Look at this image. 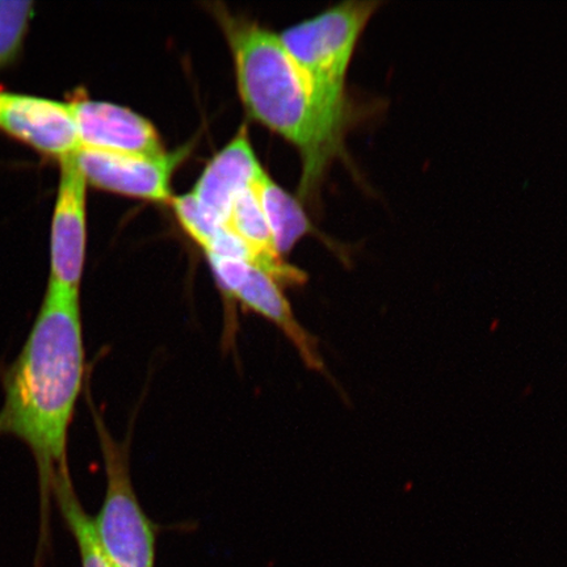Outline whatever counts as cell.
Segmentation results:
<instances>
[{
  "label": "cell",
  "instance_id": "1",
  "mask_svg": "<svg viewBox=\"0 0 567 567\" xmlns=\"http://www.w3.org/2000/svg\"><path fill=\"white\" fill-rule=\"evenodd\" d=\"M86 373L80 293L48 282L44 300L18 358L0 374V436L30 449L42 505L68 465V437Z\"/></svg>",
  "mask_w": 567,
  "mask_h": 567
},
{
  "label": "cell",
  "instance_id": "2",
  "mask_svg": "<svg viewBox=\"0 0 567 567\" xmlns=\"http://www.w3.org/2000/svg\"><path fill=\"white\" fill-rule=\"evenodd\" d=\"M229 42L240 99L250 116L300 152L302 196L313 194L329 163L343 151L350 123L329 111L279 34L228 10H215Z\"/></svg>",
  "mask_w": 567,
  "mask_h": 567
},
{
  "label": "cell",
  "instance_id": "3",
  "mask_svg": "<svg viewBox=\"0 0 567 567\" xmlns=\"http://www.w3.org/2000/svg\"><path fill=\"white\" fill-rule=\"evenodd\" d=\"M382 4L378 0L343 2L279 34L323 104L346 123L351 120L347 73L361 34Z\"/></svg>",
  "mask_w": 567,
  "mask_h": 567
},
{
  "label": "cell",
  "instance_id": "4",
  "mask_svg": "<svg viewBox=\"0 0 567 567\" xmlns=\"http://www.w3.org/2000/svg\"><path fill=\"white\" fill-rule=\"evenodd\" d=\"M105 470V496L94 524L112 567H155L157 527L134 491L130 443L113 437L103 416L92 406Z\"/></svg>",
  "mask_w": 567,
  "mask_h": 567
},
{
  "label": "cell",
  "instance_id": "5",
  "mask_svg": "<svg viewBox=\"0 0 567 567\" xmlns=\"http://www.w3.org/2000/svg\"><path fill=\"white\" fill-rule=\"evenodd\" d=\"M190 146L159 155H124L81 148L74 155L87 186L140 200L172 203V179Z\"/></svg>",
  "mask_w": 567,
  "mask_h": 567
},
{
  "label": "cell",
  "instance_id": "6",
  "mask_svg": "<svg viewBox=\"0 0 567 567\" xmlns=\"http://www.w3.org/2000/svg\"><path fill=\"white\" fill-rule=\"evenodd\" d=\"M208 261L219 286L247 309L275 323L311 370L323 371L317 340L297 321L281 286L271 275L245 260L212 257Z\"/></svg>",
  "mask_w": 567,
  "mask_h": 567
},
{
  "label": "cell",
  "instance_id": "7",
  "mask_svg": "<svg viewBox=\"0 0 567 567\" xmlns=\"http://www.w3.org/2000/svg\"><path fill=\"white\" fill-rule=\"evenodd\" d=\"M87 182L74 157L60 162L49 284L80 293L87 250Z\"/></svg>",
  "mask_w": 567,
  "mask_h": 567
},
{
  "label": "cell",
  "instance_id": "8",
  "mask_svg": "<svg viewBox=\"0 0 567 567\" xmlns=\"http://www.w3.org/2000/svg\"><path fill=\"white\" fill-rule=\"evenodd\" d=\"M0 132L59 162L81 151L68 103L0 90Z\"/></svg>",
  "mask_w": 567,
  "mask_h": 567
},
{
  "label": "cell",
  "instance_id": "9",
  "mask_svg": "<svg viewBox=\"0 0 567 567\" xmlns=\"http://www.w3.org/2000/svg\"><path fill=\"white\" fill-rule=\"evenodd\" d=\"M68 104L81 148L148 157L166 152L155 126L126 106L84 96Z\"/></svg>",
  "mask_w": 567,
  "mask_h": 567
},
{
  "label": "cell",
  "instance_id": "10",
  "mask_svg": "<svg viewBox=\"0 0 567 567\" xmlns=\"http://www.w3.org/2000/svg\"><path fill=\"white\" fill-rule=\"evenodd\" d=\"M261 168L244 127L209 162L190 194L224 225L234 202L251 187Z\"/></svg>",
  "mask_w": 567,
  "mask_h": 567
},
{
  "label": "cell",
  "instance_id": "11",
  "mask_svg": "<svg viewBox=\"0 0 567 567\" xmlns=\"http://www.w3.org/2000/svg\"><path fill=\"white\" fill-rule=\"evenodd\" d=\"M251 189L264 210L276 248L280 255L289 252L311 228L307 213L264 168L255 177Z\"/></svg>",
  "mask_w": 567,
  "mask_h": 567
},
{
  "label": "cell",
  "instance_id": "12",
  "mask_svg": "<svg viewBox=\"0 0 567 567\" xmlns=\"http://www.w3.org/2000/svg\"><path fill=\"white\" fill-rule=\"evenodd\" d=\"M52 496L73 534L80 549L82 567H112L99 540L94 517L83 508L71 481L69 466H63L53 480Z\"/></svg>",
  "mask_w": 567,
  "mask_h": 567
},
{
  "label": "cell",
  "instance_id": "13",
  "mask_svg": "<svg viewBox=\"0 0 567 567\" xmlns=\"http://www.w3.org/2000/svg\"><path fill=\"white\" fill-rule=\"evenodd\" d=\"M33 13L30 0H0V70L19 60Z\"/></svg>",
  "mask_w": 567,
  "mask_h": 567
},
{
  "label": "cell",
  "instance_id": "14",
  "mask_svg": "<svg viewBox=\"0 0 567 567\" xmlns=\"http://www.w3.org/2000/svg\"><path fill=\"white\" fill-rule=\"evenodd\" d=\"M172 204L182 228L205 254L209 252L225 233V226L204 209L193 194L173 197Z\"/></svg>",
  "mask_w": 567,
  "mask_h": 567
}]
</instances>
